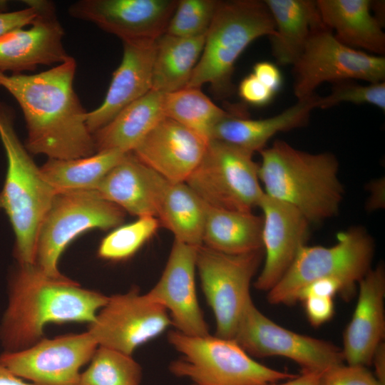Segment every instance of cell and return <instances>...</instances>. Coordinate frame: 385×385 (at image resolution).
Instances as JSON below:
<instances>
[{"instance_id": "cell-1", "label": "cell", "mask_w": 385, "mask_h": 385, "mask_svg": "<svg viewBox=\"0 0 385 385\" xmlns=\"http://www.w3.org/2000/svg\"><path fill=\"white\" fill-rule=\"evenodd\" d=\"M76 67L71 57L36 74L0 72V87L16 99L24 114L29 153L66 160L96 153L86 125L88 111L73 87Z\"/></svg>"}, {"instance_id": "cell-2", "label": "cell", "mask_w": 385, "mask_h": 385, "mask_svg": "<svg viewBox=\"0 0 385 385\" xmlns=\"http://www.w3.org/2000/svg\"><path fill=\"white\" fill-rule=\"evenodd\" d=\"M108 297L63 274L51 276L35 264H19L9 279L8 304L0 323L4 351L39 342L48 323L91 324Z\"/></svg>"}, {"instance_id": "cell-3", "label": "cell", "mask_w": 385, "mask_h": 385, "mask_svg": "<svg viewBox=\"0 0 385 385\" xmlns=\"http://www.w3.org/2000/svg\"><path fill=\"white\" fill-rule=\"evenodd\" d=\"M260 153L258 175L265 195L293 206L310 223L339 213L344 188L334 154L305 152L282 140Z\"/></svg>"}, {"instance_id": "cell-4", "label": "cell", "mask_w": 385, "mask_h": 385, "mask_svg": "<svg viewBox=\"0 0 385 385\" xmlns=\"http://www.w3.org/2000/svg\"><path fill=\"white\" fill-rule=\"evenodd\" d=\"M14 120L12 109L0 102V139L7 159L0 210L6 214L12 226L18 263L35 264L38 230L56 192L19 140Z\"/></svg>"}, {"instance_id": "cell-5", "label": "cell", "mask_w": 385, "mask_h": 385, "mask_svg": "<svg viewBox=\"0 0 385 385\" xmlns=\"http://www.w3.org/2000/svg\"><path fill=\"white\" fill-rule=\"evenodd\" d=\"M265 3L257 0L220 1L205 35L201 56L186 87L209 83L220 97L232 94L235 64L255 39L274 34Z\"/></svg>"}, {"instance_id": "cell-6", "label": "cell", "mask_w": 385, "mask_h": 385, "mask_svg": "<svg viewBox=\"0 0 385 385\" xmlns=\"http://www.w3.org/2000/svg\"><path fill=\"white\" fill-rule=\"evenodd\" d=\"M168 341L180 354L170 372L197 385H273L296 376L257 362L233 339L173 330Z\"/></svg>"}, {"instance_id": "cell-7", "label": "cell", "mask_w": 385, "mask_h": 385, "mask_svg": "<svg viewBox=\"0 0 385 385\" xmlns=\"http://www.w3.org/2000/svg\"><path fill=\"white\" fill-rule=\"evenodd\" d=\"M374 251V239L360 226L339 232L337 242L330 247L305 245L283 277L267 292V301L272 304H292L302 287L326 277L342 280L354 292L371 268Z\"/></svg>"}, {"instance_id": "cell-8", "label": "cell", "mask_w": 385, "mask_h": 385, "mask_svg": "<svg viewBox=\"0 0 385 385\" xmlns=\"http://www.w3.org/2000/svg\"><path fill=\"white\" fill-rule=\"evenodd\" d=\"M125 214L95 190L56 193L38 230L35 265L51 276L61 275L58 262L73 240L89 230L117 227Z\"/></svg>"}, {"instance_id": "cell-9", "label": "cell", "mask_w": 385, "mask_h": 385, "mask_svg": "<svg viewBox=\"0 0 385 385\" xmlns=\"http://www.w3.org/2000/svg\"><path fill=\"white\" fill-rule=\"evenodd\" d=\"M253 153L210 140L206 153L185 183L209 206L242 212L258 207L264 195Z\"/></svg>"}, {"instance_id": "cell-10", "label": "cell", "mask_w": 385, "mask_h": 385, "mask_svg": "<svg viewBox=\"0 0 385 385\" xmlns=\"http://www.w3.org/2000/svg\"><path fill=\"white\" fill-rule=\"evenodd\" d=\"M264 257L263 250L230 255L204 245L197 247L196 268L216 323L215 335L233 339L248 299L250 285Z\"/></svg>"}, {"instance_id": "cell-11", "label": "cell", "mask_w": 385, "mask_h": 385, "mask_svg": "<svg viewBox=\"0 0 385 385\" xmlns=\"http://www.w3.org/2000/svg\"><path fill=\"white\" fill-rule=\"evenodd\" d=\"M233 339L251 356H282L302 373L322 374L344 364L342 348L322 339L284 328L266 317L252 297L243 309Z\"/></svg>"}, {"instance_id": "cell-12", "label": "cell", "mask_w": 385, "mask_h": 385, "mask_svg": "<svg viewBox=\"0 0 385 385\" xmlns=\"http://www.w3.org/2000/svg\"><path fill=\"white\" fill-rule=\"evenodd\" d=\"M293 71L294 92L299 100L315 94L316 88L324 82H384L385 58L344 45L324 26L312 34Z\"/></svg>"}, {"instance_id": "cell-13", "label": "cell", "mask_w": 385, "mask_h": 385, "mask_svg": "<svg viewBox=\"0 0 385 385\" xmlns=\"http://www.w3.org/2000/svg\"><path fill=\"white\" fill-rule=\"evenodd\" d=\"M170 325L167 309L134 288L109 297L88 332L98 346L132 355Z\"/></svg>"}, {"instance_id": "cell-14", "label": "cell", "mask_w": 385, "mask_h": 385, "mask_svg": "<svg viewBox=\"0 0 385 385\" xmlns=\"http://www.w3.org/2000/svg\"><path fill=\"white\" fill-rule=\"evenodd\" d=\"M98 345L88 331L42 339L16 351H4L0 364L32 385H77L81 368Z\"/></svg>"}, {"instance_id": "cell-15", "label": "cell", "mask_w": 385, "mask_h": 385, "mask_svg": "<svg viewBox=\"0 0 385 385\" xmlns=\"http://www.w3.org/2000/svg\"><path fill=\"white\" fill-rule=\"evenodd\" d=\"M175 0H79L68 9L75 19L91 22L122 41L156 40L165 33Z\"/></svg>"}, {"instance_id": "cell-16", "label": "cell", "mask_w": 385, "mask_h": 385, "mask_svg": "<svg viewBox=\"0 0 385 385\" xmlns=\"http://www.w3.org/2000/svg\"><path fill=\"white\" fill-rule=\"evenodd\" d=\"M38 16L29 29L14 30L0 37V72L21 73L39 65L60 64L71 56L63 44L64 30L57 19L53 2L23 1Z\"/></svg>"}, {"instance_id": "cell-17", "label": "cell", "mask_w": 385, "mask_h": 385, "mask_svg": "<svg viewBox=\"0 0 385 385\" xmlns=\"http://www.w3.org/2000/svg\"><path fill=\"white\" fill-rule=\"evenodd\" d=\"M258 207L262 211L264 263L254 287L267 292L283 277L306 245L311 223L293 206L265 193Z\"/></svg>"}, {"instance_id": "cell-18", "label": "cell", "mask_w": 385, "mask_h": 385, "mask_svg": "<svg viewBox=\"0 0 385 385\" xmlns=\"http://www.w3.org/2000/svg\"><path fill=\"white\" fill-rule=\"evenodd\" d=\"M197 250L174 240L159 280L146 293L167 309L175 330L188 336L210 334L196 294Z\"/></svg>"}, {"instance_id": "cell-19", "label": "cell", "mask_w": 385, "mask_h": 385, "mask_svg": "<svg viewBox=\"0 0 385 385\" xmlns=\"http://www.w3.org/2000/svg\"><path fill=\"white\" fill-rule=\"evenodd\" d=\"M208 143L191 130L165 117L132 153L168 182L183 183L202 160Z\"/></svg>"}, {"instance_id": "cell-20", "label": "cell", "mask_w": 385, "mask_h": 385, "mask_svg": "<svg viewBox=\"0 0 385 385\" xmlns=\"http://www.w3.org/2000/svg\"><path fill=\"white\" fill-rule=\"evenodd\" d=\"M356 305L343 333L342 348L348 364L367 366L385 336V270L382 263L371 268L359 281Z\"/></svg>"}, {"instance_id": "cell-21", "label": "cell", "mask_w": 385, "mask_h": 385, "mask_svg": "<svg viewBox=\"0 0 385 385\" xmlns=\"http://www.w3.org/2000/svg\"><path fill=\"white\" fill-rule=\"evenodd\" d=\"M155 41H122L123 58L113 74L106 97L101 106L87 113L86 125L92 134L151 90Z\"/></svg>"}, {"instance_id": "cell-22", "label": "cell", "mask_w": 385, "mask_h": 385, "mask_svg": "<svg viewBox=\"0 0 385 385\" xmlns=\"http://www.w3.org/2000/svg\"><path fill=\"white\" fill-rule=\"evenodd\" d=\"M168 183L130 152L94 190L132 215L157 217Z\"/></svg>"}, {"instance_id": "cell-23", "label": "cell", "mask_w": 385, "mask_h": 385, "mask_svg": "<svg viewBox=\"0 0 385 385\" xmlns=\"http://www.w3.org/2000/svg\"><path fill=\"white\" fill-rule=\"evenodd\" d=\"M319 96L297 100L280 113L262 119H251L245 115L232 113L213 128L211 140L228 143L252 153L265 148L277 133L304 127L312 110L318 108Z\"/></svg>"}, {"instance_id": "cell-24", "label": "cell", "mask_w": 385, "mask_h": 385, "mask_svg": "<svg viewBox=\"0 0 385 385\" xmlns=\"http://www.w3.org/2000/svg\"><path fill=\"white\" fill-rule=\"evenodd\" d=\"M316 3L323 24L335 31L334 35L341 43L376 56L385 53L382 21L371 13V1L318 0Z\"/></svg>"}, {"instance_id": "cell-25", "label": "cell", "mask_w": 385, "mask_h": 385, "mask_svg": "<svg viewBox=\"0 0 385 385\" xmlns=\"http://www.w3.org/2000/svg\"><path fill=\"white\" fill-rule=\"evenodd\" d=\"M274 24L270 36L272 55L278 64L293 66L312 34L324 26L316 1L265 0Z\"/></svg>"}, {"instance_id": "cell-26", "label": "cell", "mask_w": 385, "mask_h": 385, "mask_svg": "<svg viewBox=\"0 0 385 385\" xmlns=\"http://www.w3.org/2000/svg\"><path fill=\"white\" fill-rule=\"evenodd\" d=\"M164 93L150 90L120 111L93 134L96 153L132 152L163 118Z\"/></svg>"}, {"instance_id": "cell-27", "label": "cell", "mask_w": 385, "mask_h": 385, "mask_svg": "<svg viewBox=\"0 0 385 385\" xmlns=\"http://www.w3.org/2000/svg\"><path fill=\"white\" fill-rule=\"evenodd\" d=\"M262 216L207 205L202 245L230 255L262 250Z\"/></svg>"}, {"instance_id": "cell-28", "label": "cell", "mask_w": 385, "mask_h": 385, "mask_svg": "<svg viewBox=\"0 0 385 385\" xmlns=\"http://www.w3.org/2000/svg\"><path fill=\"white\" fill-rule=\"evenodd\" d=\"M205 35L185 38L164 34L155 41L151 89L163 93L185 88L201 56Z\"/></svg>"}, {"instance_id": "cell-29", "label": "cell", "mask_w": 385, "mask_h": 385, "mask_svg": "<svg viewBox=\"0 0 385 385\" xmlns=\"http://www.w3.org/2000/svg\"><path fill=\"white\" fill-rule=\"evenodd\" d=\"M207 204L185 183L169 182L157 218L174 240L202 245Z\"/></svg>"}, {"instance_id": "cell-30", "label": "cell", "mask_w": 385, "mask_h": 385, "mask_svg": "<svg viewBox=\"0 0 385 385\" xmlns=\"http://www.w3.org/2000/svg\"><path fill=\"white\" fill-rule=\"evenodd\" d=\"M127 153L120 150H107L74 159L48 158L40 170L56 193L94 190Z\"/></svg>"}, {"instance_id": "cell-31", "label": "cell", "mask_w": 385, "mask_h": 385, "mask_svg": "<svg viewBox=\"0 0 385 385\" xmlns=\"http://www.w3.org/2000/svg\"><path fill=\"white\" fill-rule=\"evenodd\" d=\"M165 117L191 130L210 142L215 126L231 115L215 104L200 88L185 87L164 93Z\"/></svg>"}, {"instance_id": "cell-32", "label": "cell", "mask_w": 385, "mask_h": 385, "mask_svg": "<svg viewBox=\"0 0 385 385\" xmlns=\"http://www.w3.org/2000/svg\"><path fill=\"white\" fill-rule=\"evenodd\" d=\"M142 377V367L132 355L98 346L77 385H140Z\"/></svg>"}, {"instance_id": "cell-33", "label": "cell", "mask_w": 385, "mask_h": 385, "mask_svg": "<svg viewBox=\"0 0 385 385\" xmlns=\"http://www.w3.org/2000/svg\"><path fill=\"white\" fill-rule=\"evenodd\" d=\"M159 225L158 219L153 216L140 217L131 223L120 225L102 240L98 255L108 260L128 259L155 233Z\"/></svg>"}, {"instance_id": "cell-34", "label": "cell", "mask_w": 385, "mask_h": 385, "mask_svg": "<svg viewBox=\"0 0 385 385\" xmlns=\"http://www.w3.org/2000/svg\"><path fill=\"white\" fill-rule=\"evenodd\" d=\"M219 2L216 0L178 1L165 34L185 38L206 35Z\"/></svg>"}, {"instance_id": "cell-35", "label": "cell", "mask_w": 385, "mask_h": 385, "mask_svg": "<svg viewBox=\"0 0 385 385\" xmlns=\"http://www.w3.org/2000/svg\"><path fill=\"white\" fill-rule=\"evenodd\" d=\"M332 84L329 95L319 96L317 108L327 109L341 103H351L372 105L384 112V81L363 85L354 80H345Z\"/></svg>"}, {"instance_id": "cell-36", "label": "cell", "mask_w": 385, "mask_h": 385, "mask_svg": "<svg viewBox=\"0 0 385 385\" xmlns=\"http://www.w3.org/2000/svg\"><path fill=\"white\" fill-rule=\"evenodd\" d=\"M317 385H383L365 366L342 364L319 374Z\"/></svg>"}, {"instance_id": "cell-37", "label": "cell", "mask_w": 385, "mask_h": 385, "mask_svg": "<svg viewBox=\"0 0 385 385\" xmlns=\"http://www.w3.org/2000/svg\"><path fill=\"white\" fill-rule=\"evenodd\" d=\"M342 294L349 298L353 291L342 280L335 277H326L316 279L302 287L297 294L296 302L302 301L309 296L334 297Z\"/></svg>"}, {"instance_id": "cell-38", "label": "cell", "mask_w": 385, "mask_h": 385, "mask_svg": "<svg viewBox=\"0 0 385 385\" xmlns=\"http://www.w3.org/2000/svg\"><path fill=\"white\" fill-rule=\"evenodd\" d=\"M238 93L245 102L255 106H264L269 104L276 94L252 73L245 76L240 81Z\"/></svg>"}, {"instance_id": "cell-39", "label": "cell", "mask_w": 385, "mask_h": 385, "mask_svg": "<svg viewBox=\"0 0 385 385\" xmlns=\"http://www.w3.org/2000/svg\"><path fill=\"white\" fill-rule=\"evenodd\" d=\"M303 302L308 321L313 327L329 321L334 314V305L332 297L309 296Z\"/></svg>"}, {"instance_id": "cell-40", "label": "cell", "mask_w": 385, "mask_h": 385, "mask_svg": "<svg viewBox=\"0 0 385 385\" xmlns=\"http://www.w3.org/2000/svg\"><path fill=\"white\" fill-rule=\"evenodd\" d=\"M38 16V11L33 7L0 12V37L14 30L31 25Z\"/></svg>"}, {"instance_id": "cell-41", "label": "cell", "mask_w": 385, "mask_h": 385, "mask_svg": "<svg viewBox=\"0 0 385 385\" xmlns=\"http://www.w3.org/2000/svg\"><path fill=\"white\" fill-rule=\"evenodd\" d=\"M261 83L277 93L282 85V76L278 67L269 61H260L252 73Z\"/></svg>"}, {"instance_id": "cell-42", "label": "cell", "mask_w": 385, "mask_h": 385, "mask_svg": "<svg viewBox=\"0 0 385 385\" xmlns=\"http://www.w3.org/2000/svg\"><path fill=\"white\" fill-rule=\"evenodd\" d=\"M385 180L384 178L371 180L367 185L369 195L366 201V208L372 212L384 208L385 205Z\"/></svg>"}, {"instance_id": "cell-43", "label": "cell", "mask_w": 385, "mask_h": 385, "mask_svg": "<svg viewBox=\"0 0 385 385\" xmlns=\"http://www.w3.org/2000/svg\"><path fill=\"white\" fill-rule=\"evenodd\" d=\"M371 364L374 367V376L378 381L385 385V343L382 342L374 352Z\"/></svg>"}, {"instance_id": "cell-44", "label": "cell", "mask_w": 385, "mask_h": 385, "mask_svg": "<svg viewBox=\"0 0 385 385\" xmlns=\"http://www.w3.org/2000/svg\"><path fill=\"white\" fill-rule=\"evenodd\" d=\"M320 374L302 373L294 377L273 385H317Z\"/></svg>"}, {"instance_id": "cell-45", "label": "cell", "mask_w": 385, "mask_h": 385, "mask_svg": "<svg viewBox=\"0 0 385 385\" xmlns=\"http://www.w3.org/2000/svg\"><path fill=\"white\" fill-rule=\"evenodd\" d=\"M0 385H32L22 380L3 365L0 364Z\"/></svg>"}, {"instance_id": "cell-46", "label": "cell", "mask_w": 385, "mask_h": 385, "mask_svg": "<svg viewBox=\"0 0 385 385\" xmlns=\"http://www.w3.org/2000/svg\"><path fill=\"white\" fill-rule=\"evenodd\" d=\"M191 385H197V384H192Z\"/></svg>"}]
</instances>
